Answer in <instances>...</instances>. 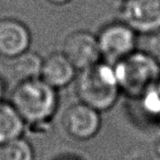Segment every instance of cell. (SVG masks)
I'll return each mask as SVG.
<instances>
[{"label":"cell","mask_w":160,"mask_h":160,"mask_svg":"<svg viewBox=\"0 0 160 160\" xmlns=\"http://www.w3.org/2000/svg\"><path fill=\"white\" fill-rule=\"evenodd\" d=\"M139 111L146 119L160 123V79L137 99Z\"/></svg>","instance_id":"12"},{"label":"cell","mask_w":160,"mask_h":160,"mask_svg":"<svg viewBox=\"0 0 160 160\" xmlns=\"http://www.w3.org/2000/svg\"><path fill=\"white\" fill-rule=\"evenodd\" d=\"M63 127L75 140L86 141L98 133L102 118L99 112L79 102L66 109L63 116Z\"/></svg>","instance_id":"7"},{"label":"cell","mask_w":160,"mask_h":160,"mask_svg":"<svg viewBox=\"0 0 160 160\" xmlns=\"http://www.w3.org/2000/svg\"><path fill=\"white\" fill-rule=\"evenodd\" d=\"M26 123L13 106L0 100V146L22 136Z\"/></svg>","instance_id":"10"},{"label":"cell","mask_w":160,"mask_h":160,"mask_svg":"<svg viewBox=\"0 0 160 160\" xmlns=\"http://www.w3.org/2000/svg\"><path fill=\"white\" fill-rule=\"evenodd\" d=\"M43 60L39 54L28 51L19 55L14 59H11V70L18 82L23 80L39 78L41 76Z\"/></svg>","instance_id":"11"},{"label":"cell","mask_w":160,"mask_h":160,"mask_svg":"<svg viewBox=\"0 0 160 160\" xmlns=\"http://www.w3.org/2000/svg\"><path fill=\"white\" fill-rule=\"evenodd\" d=\"M35 152L31 143L22 137L0 146V160H33Z\"/></svg>","instance_id":"13"},{"label":"cell","mask_w":160,"mask_h":160,"mask_svg":"<svg viewBox=\"0 0 160 160\" xmlns=\"http://www.w3.org/2000/svg\"><path fill=\"white\" fill-rule=\"evenodd\" d=\"M120 19L139 36L160 29V0H123Z\"/></svg>","instance_id":"5"},{"label":"cell","mask_w":160,"mask_h":160,"mask_svg":"<svg viewBox=\"0 0 160 160\" xmlns=\"http://www.w3.org/2000/svg\"><path fill=\"white\" fill-rule=\"evenodd\" d=\"M112 67L120 91L134 100L160 79V64L143 50H136Z\"/></svg>","instance_id":"3"},{"label":"cell","mask_w":160,"mask_h":160,"mask_svg":"<svg viewBox=\"0 0 160 160\" xmlns=\"http://www.w3.org/2000/svg\"><path fill=\"white\" fill-rule=\"evenodd\" d=\"M56 160H81L77 157H74V156H63V157H60Z\"/></svg>","instance_id":"18"},{"label":"cell","mask_w":160,"mask_h":160,"mask_svg":"<svg viewBox=\"0 0 160 160\" xmlns=\"http://www.w3.org/2000/svg\"><path fill=\"white\" fill-rule=\"evenodd\" d=\"M96 37L102 61L111 65L138 50L139 35L121 19L107 23Z\"/></svg>","instance_id":"4"},{"label":"cell","mask_w":160,"mask_h":160,"mask_svg":"<svg viewBox=\"0 0 160 160\" xmlns=\"http://www.w3.org/2000/svg\"><path fill=\"white\" fill-rule=\"evenodd\" d=\"M10 103L26 126L50 123L57 111L58 93L40 77L23 80L12 91Z\"/></svg>","instance_id":"1"},{"label":"cell","mask_w":160,"mask_h":160,"mask_svg":"<svg viewBox=\"0 0 160 160\" xmlns=\"http://www.w3.org/2000/svg\"><path fill=\"white\" fill-rule=\"evenodd\" d=\"M62 53L79 71L89 68L102 61L98 37L84 29L71 32L66 38Z\"/></svg>","instance_id":"6"},{"label":"cell","mask_w":160,"mask_h":160,"mask_svg":"<svg viewBox=\"0 0 160 160\" xmlns=\"http://www.w3.org/2000/svg\"><path fill=\"white\" fill-rule=\"evenodd\" d=\"M46 1H48L51 4H54V5H64V4L70 2L71 0H46Z\"/></svg>","instance_id":"16"},{"label":"cell","mask_w":160,"mask_h":160,"mask_svg":"<svg viewBox=\"0 0 160 160\" xmlns=\"http://www.w3.org/2000/svg\"><path fill=\"white\" fill-rule=\"evenodd\" d=\"M143 37H144V43L141 50L146 52L151 58H153L160 64V29Z\"/></svg>","instance_id":"14"},{"label":"cell","mask_w":160,"mask_h":160,"mask_svg":"<svg viewBox=\"0 0 160 160\" xmlns=\"http://www.w3.org/2000/svg\"><path fill=\"white\" fill-rule=\"evenodd\" d=\"M75 81L79 102L99 112L111 109L121 93L112 65L103 61L79 71Z\"/></svg>","instance_id":"2"},{"label":"cell","mask_w":160,"mask_h":160,"mask_svg":"<svg viewBox=\"0 0 160 160\" xmlns=\"http://www.w3.org/2000/svg\"><path fill=\"white\" fill-rule=\"evenodd\" d=\"M77 76V69L62 52L53 53L43 60L41 76L55 89L66 87Z\"/></svg>","instance_id":"9"},{"label":"cell","mask_w":160,"mask_h":160,"mask_svg":"<svg viewBox=\"0 0 160 160\" xmlns=\"http://www.w3.org/2000/svg\"><path fill=\"white\" fill-rule=\"evenodd\" d=\"M3 94H4V83L2 82L1 78H0V100H3Z\"/></svg>","instance_id":"17"},{"label":"cell","mask_w":160,"mask_h":160,"mask_svg":"<svg viewBox=\"0 0 160 160\" xmlns=\"http://www.w3.org/2000/svg\"><path fill=\"white\" fill-rule=\"evenodd\" d=\"M148 160H160V139L155 141L150 147Z\"/></svg>","instance_id":"15"},{"label":"cell","mask_w":160,"mask_h":160,"mask_svg":"<svg viewBox=\"0 0 160 160\" xmlns=\"http://www.w3.org/2000/svg\"><path fill=\"white\" fill-rule=\"evenodd\" d=\"M32 43L31 32L22 22L14 18L0 20V56L14 59L28 51Z\"/></svg>","instance_id":"8"}]
</instances>
